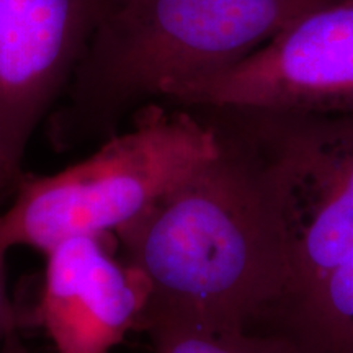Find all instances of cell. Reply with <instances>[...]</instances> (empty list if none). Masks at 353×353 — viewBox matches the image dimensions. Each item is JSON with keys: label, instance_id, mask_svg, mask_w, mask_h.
Listing matches in <instances>:
<instances>
[{"label": "cell", "instance_id": "6da1fadb", "mask_svg": "<svg viewBox=\"0 0 353 353\" xmlns=\"http://www.w3.org/2000/svg\"><path fill=\"white\" fill-rule=\"evenodd\" d=\"M211 123L219 156L117 236L151 288L141 325L245 329L283 301L288 268L275 203L250 149Z\"/></svg>", "mask_w": 353, "mask_h": 353}, {"label": "cell", "instance_id": "7a4b0ae2", "mask_svg": "<svg viewBox=\"0 0 353 353\" xmlns=\"http://www.w3.org/2000/svg\"><path fill=\"white\" fill-rule=\"evenodd\" d=\"M327 0H113L50 120L69 151L117 134L131 110L239 63L303 12Z\"/></svg>", "mask_w": 353, "mask_h": 353}, {"label": "cell", "instance_id": "3957f363", "mask_svg": "<svg viewBox=\"0 0 353 353\" xmlns=\"http://www.w3.org/2000/svg\"><path fill=\"white\" fill-rule=\"evenodd\" d=\"M223 143L205 114L172 103L138 108L125 132L51 175H23L0 211V244L46 254L72 236L117 237L219 156Z\"/></svg>", "mask_w": 353, "mask_h": 353}, {"label": "cell", "instance_id": "277c9868", "mask_svg": "<svg viewBox=\"0 0 353 353\" xmlns=\"http://www.w3.org/2000/svg\"><path fill=\"white\" fill-rule=\"evenodd\" d=\"M206 112L250 149L275 203L288 268L278 314L353 255V113Z\"/></svg>", "mask_w": 353, "mask_h": 353}, {"label": "cell", "instance_id": "5b68a950", "mask_svg": "<svg viewBox=\"0 0 353 353\" xmlns=\"http://www.w3.org/2000/svg\"><path fill=\"white\" fill-rule=\"evenodd\" d=\"M192 110L353 113V0L311 7L239 63L174 88Z\"/></svg>", "mask_w": 353, "mask_h": 353}, {"label": "cell", "instance_id": "8992f818", "mask_svg": "<svg viewBox=\"0 0 353 353\" xmlns=\"http://www.w3.org/2000/svg\"><path fill=\"white\" fill-rule=\"evenodd\" d=\"M118 250L112 234H82L44 254L33 319L56 353H110L131 330L141 329L151 288Z\"/></svg>", "mask_w": 353, "mask_h": 353}, {"label": "cell", "instance_id": "52a82bcc", "mask_svg": "<svg viewBox=\"0 0 353 353\" xmlns=\"http://www.w3.org/2000/svg\"><path fill=\"white\" fill-rule=\"evenodd\" d=\"M112 0H0V132L20 152L64 94Z\"/></svg>", "mask_w": 353, "mask_h": 353}, {"label": "cell", "instance_id": "ba28073f", "mask_svg": "<svg viewBox=\"0 0 353 353\" xmlns=\"http://www.w3.org/2000/svg\"><path fill=\"white\" fill-rule=\"evenodd\" d=\"M278 314L307 353H353V255Z\"/></svg>", "mask_w": 353, "mask_h": 353}, {"label": "cell", "instance_id": "9c48e42d", "mask_svg": "<svg viewBox=\"0 0 353 353\" xmlns=\"http://www.w3.org/2000/svg\"><path fill=\"white\" fill-rule=\"evenodd\" d=\"M152 353H307L283 332L257 334L252 327L216 329L175 321H145Z\"/></svg>", "mask_w": 353, "mask_h": 353}, {"label": "cell", "instance_id": "30bf717a", "mask_svg": "<svg viewBox=\"0 0 353 353\" xmlns=\"http://www.w3.org/2000/svg\"><path fill=\"white\" fill-rule=\"evenodd\" d=\"M23 156L25 154L13 148L10 141L0 132V196L15 190L25 175L21 170Z\"/></svg>", "mask_w": 353, "mask_h": 353}, {"label": "cell", "instance_id": "8fae6325", "mask_svg": "<svg viewBox=\"0 0 353 353\" xmlns=\"http://www.w3.org/2000/svg\"><path fill=\"white\" fill-rule=\"evenodd\" d=\"M8 250L0 244V347L12 330L19 329L20 314L13 304L7 286V260Z\"/></svg>", "mask_w": 353, "mask_h": 353}, {"label": "cell", "instance_id": "7c38bea8", "mask_svg": "<svg viewBox=\"0 0 353 353\" xmlns=\"http://www.w3.org/2000/svg\"><path fill=\"white\" fill-rule=\"evenodd\" d=\"M0 353H30L23 341L20 339L19 329L12 330V332L7 335L2 347H0Z\"/></svg>", "mask_w": 353, "mask_h": 353}, {"label": "cell", "instance_id": "4fadbf2b", "mask_svg": "<svg viewBox=\"0 0 353 353\" xmlns=\"http://www.w3.org/2000/svg\"><path fill=\"white\" fill-rule=\"evenodd\" d=\"M112 2H113V0H112Z\"/></svg>", "mask_w": 353, "mask_h": 353}]
</instances>
